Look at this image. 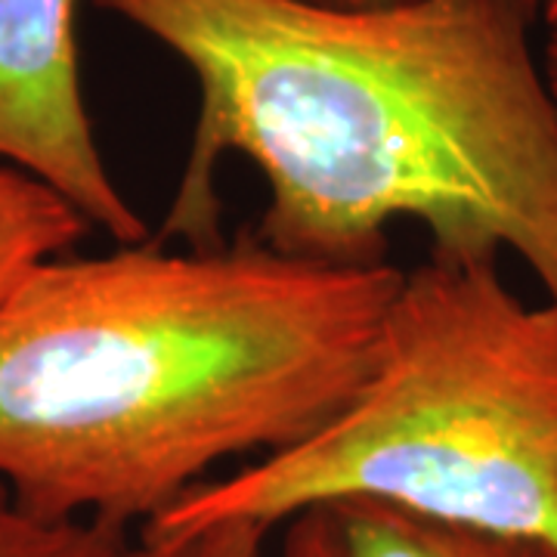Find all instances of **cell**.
<instances>
[{
    "instance_id": "6da1fadb",
    "label": "cell",
    "mask_w": 557,
    "mask_h": 557,
    "mask_svg": "<svg viewBox=\"0 0 557 557\" xmlns=\"http://www.w3.org/2000/svg\"><path fill=\"white\" fill-rule=\"evenodd\" d=\"M199 87L161 239L214 248L218 164L267 183L258 239L282 255L387 263V226L431 248L515 251L557 304V100L533 50L542 0H94Z\"/></svg>"
},
{
    "instance_id": "7a4b0ae2",
    "label": "cell",
    "mask_w": 557,
    "mask_h": 557,
    "mask_svg": "<svg viewBox=\"0 0 557 557\" xmlns=\"http://www.w3.org/2000/svg\"><path fill=\"white\" fill-rule=\"evenodd\" d=\"M399 285L258 233L44 260L0 304V486L32 518L146 527L220 461L335 421Z\"/></svg>"
},
{
    "instance_id": "3957f363",
    "label": "cell",
    "mask_w": 557,
    "mask_h": 557,
    "mask_svg": "<svg viewBox=\"0 0 557 557\" xmlns=\"http://www.w3.org/2000/svg\"><path fill=\"white\" fill-rule=\"evenodd\" d=\"M338 502L557 548V304H523L496 251L431 248L403 273L379 359L335 421L205 480L143 530H273Z\"/></svg>"
},
{
    "instance_id": "277c9868",
    "label": "cell",
    "mask_w": 557,
    "mask_h": 557,
    "mask_svg": "<svg viewBox=\"0 0 557 557\" xmlns=\"http://www.w3.org/2000/svg\"><path fill=\"white\" fill-rule=\"evenodd\" d=\"M78 0H0V159L44 180L119 245L146 242V220L102 161L84 106Z\"/></svg>"
},
{
    "instance_id": "5b68a950",
    "label": "cell",
    "mask_w": 557,
    "mask_h": 557,
    "mask_svg": "<svg viewBox=\"0 0 557 557\" xmlns=\"http://www.w3.org/2000/svg\"><path fill=\"white\" fill-rule=\"evenodd\" d=\"M329 511L344 557H557V548L536 539L434 523L379 502H338Z\"/></svg>"
},
{
    "instance_id": "8992f818",
    "label": "cell",
    "mask_w": 557,
    "mask_h": 557,
    "mask_svg": "<svg viewBox=\"0 0 557 557\" xmlns=\"http://www.w3.org/2000/svg\"><path fill=\"white\" fill-rule=\"evenodd\" d=\"M90 223L44 180L0 168V304L44 260L62 258Z\"/></svg>"
},
{
    "instance_id": "52a82bcc",
    "label": "cell",
    "mask_w": 557,
    "mask_h": 557,
    "mask_svg": "<svg viewBox=\"0 0 557 557\" xmlns=\"http://www.w3.org/2000/svg\"><path fill=\"white\" fill-rule=\"evenodd\" d=\"M131 552L127 530L94 520L32 518L0 486V557H131Z\"/></svg>"
},
{
    "instance_id": "ba28073f",
    "label": "cell",
    "mask_w": 557,
    "mask_h": 557,
    "mask_svg": "<svg viewBox=\"0 0 557 557\" xmlns=\"http://www.w3.org/2000/svg\"><path fill=\"white\" fill-rule=\"evenodd\" d=\"M131 557H270V527L230 520L183 533L139 530Z\"/></svg>"
},
{
    "instance_id": "9c48e42d",
    "label": "cell",
    "mask_w": 557,
    "mask_h": 557,
    "mask_svg": "<svg viewBox=\"0 0 557 557\" xmlns=\"http://www.w3.org/2000/svg\"><path fill=\"white\" fill-rule=\"evenodd\" d=\"M282 557H344L338 523L329 508H313L288 520Z\"/></svg>"
},
{
    "instance_id": "30bf717a",
    "label": "cell",
    "mask_w": 557,
    "mask_h": 557,
    "mask_svg": "<svg viewBox=\"0 0 557 557\" xmlns=\"http://www.w3.org/2000/svg\"><path fill=\"white\" fill-rule=\"evenodd\" d=\"M542 69H545L548 87H552L557 100V22L548 25V38H545V47H542Z\"/></svg>"
},
{
    "instance_id": "8fae6325",
    "label": "cell",
    "mask_w": 557,
    "mask_h": 557,
    "mask_svg": "<svg viewBox=\"0 0 557 557\" xmlns=\"http://www.w3.org/2000/svg\"><path fill=\"white\" fill-rule=\"evenodd\" d=\"M313 3H325V7H391V3H403V0H313Z\"/></svg>"
},
{
    "instance_id": "7c38bea8",
    "label": "cell",
    "mask_w": 557,
    "mask_h": 557,
    "mask_svg": "<svg viewBox=\"0 0 557 557\" xmlns=\"http://www.w3.org/2000/svg\"><path fill=\"white\" fill-rule=\"evenodd\" d=\"M542 20H545V25H555V22H557V0H542Z\"/></svg>"
}]
</instances>
